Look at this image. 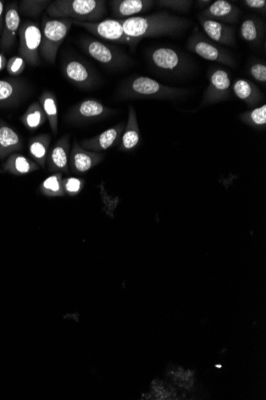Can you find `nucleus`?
Returning a JSON list of instances; mask_svg holds the SVG:
<instances>
[{
	"label": "nucleus",
	"mask_w": 266,
	"mask_h": 400,
	"mask_svg": "<svg viewBox=\"0 0 266 400\" xmlns=\"http://www.w3.org/2000/svg\"><path fill=\"white\" fill-rule=\"evenodd\" d=\"M265 31V22L255 15L247 16L240 27L241 37L253 47H258L262 44Z\"/></svg>",
	"instance_id": "b1692460"
},
{
	"label": "nucleus",
	"mask_w": 266,
	"mask_h": 400,
	"mask_svg": "<svg viewBox=\"0 0 266 400\" xmlns=\"http://www.w3.org/2000/svg\"><path fill=\"white\" fill-rule=\"evenodd\" d=\"M72 24L70 19H43L40 51L49 64H54L56 61L58 49L70 31Z\"/></svg>",
	"instance_id": "423d86ee"
},
{
	"label": "nucleus",
	"mask_w": 266,
	"mask_h": 400,
	"mask_svg": "<svg viewBox=\"0 0 266 400\" xmlns=\"http://www.w3.org/2000/svg\"><path fill=\"white\" fill-rule=\"evenodd\" d=\"M20 22L18 4L15 2L10 3L4 14L3 31L0 38V49L3 52H9L15 45Z\"/></svg>",
	"instance_id": "f3484780"
},
{
	"label": "nucleus",
	"mask_w": 266,
	"mask_h": 400,
	"mask_svg": "<svg viewBox=\"0 0 266 400\" xmlns=\"http://www.w3.org/2000/svg\"><path fill=\"white\" fill-rule=\"evenodd\" d=\"M63 75L70 82L77 87L90 90L99 82L95 71L91 66L77 59L65 61L63 66Z\"/></svg>",
	"instance_id": "f8f14e48"
},
{
	"label": "nucleus",
	"mask_w": 266,
	"mask_h": 400,
	"mask_svg": "<svg viewBox=\"0 0 266 400\" xmlns=\"http://www.w3.org/2000/svg\"><path fill=\"white\" fill-rule=\"evenodd\" d=\"M248 73L255 81L264 87L266 85V64L265 61L252 60L248 66Z\"/></svg>",
	"instance_id": "2f4dec72"
},
{
	"label": "nucleus",
	"mask_w": 266,
	"mask_h": 400,
	"mask_svg": "<svg viewBox=\"0 0 266 400\" xmlns=\"http://www.w3.org/2000/svg\"><path fill=\"white\" fill-rule=\"evenodd\" d=\"M8 64L7 58L5 55L0 52V71H2L5 68H6Z\"/></svg>",
	"instance_id": "58836bf2"
},
{
	"label": "nucleus",
	"mask_w": 266,
	"mask_h": 400,
	"mask_svg": "<svg viewBox=\"0 0 266 400\" xmlns=\"http://www.w3.org/2000/svg\"><path fill=\"white\" fill-rule=\"evenodd\" d=\"M140 128L138 126L136 110L130 105L127 125L118 146L119 151H130L134 149L140 142Z\"/></svg>",
	"instance_id": "393cba45"
},
{
	"label": "nucleus",
	"mask_w": 266,
	"mask_h": 400,
	"mask_svg": "<svg viewBox=\"0 0 266 400\" xmlns=\"http://www.w3.org/2000/svg\"><path fill=\"white\" fill-rule=\"evenodd\" d=\"M156 1L152 0H113L109 1L112 14L116 20L134 17V15L151 10Z\"/></svg>",
	"instance_id": "aec40b11"
},
{
	"label": "nucleus",
	"mask_w": 266,
	"mask_h": 400,
	"mask_svg": "<svg viewBox=\"0 0 266 400\" xmlns=\"http://www.w3.org/2000/svg\"><path fill=\"white\" fill-rule=\"evenodd\" d=\"M127 36L141 41L143 38L180 34L191 26V21L166 12L122 20Z\"/></svg>",
	"instance_id": "f257e3e1"
},
{
	"label": "nucleus",
	"mask_w": 266,
	"mask_h": 400,
	"mask_svg": "<svg viewBox=\"0 0 266 400\" xmlns=\"http://www.w3.org/2000/svg\"><path fill=\"white\" fill-rule=\"evenodd\" d=\"M209 84L204 91L198 109L228 100L231 97V80L229 72L214 66L208 73Z\"/></svg>",
	"instance_id": "6e6552de"
},
{
	"label": "nucleus",
	"mask_w": 266,
	"mask_h": 400,
	"mask_svg": "<svg viewBox=\"0 0 266 400\" xmlns=\"http://www.w3.org/2000/svg\"><path fill=\"white\" fill-rule=\"evenodd\" d=\"M240 118L244 124L263 129L266 126V105L247 111L241 114Z\"/></svg>",
	"instance_id": "c756f323"
},
{
	"label": "nucleus",
	"mask_w": 266,
	"mask_h": 400,
	"mask_svg": "<svg viewBox=\"0 0 266 400\" xmlns=\"http://www.w3.org/2000/svg\"><path fill=\"white\" fill-rule=\"evenodd\" d=\"M241 14L240 8L235 4L226 1V0H217L203 10L198 15L228 25L237 24L240 21Z\"/></svg>",
	"instance_id": "dca6fc26"
},
{
	"label": "nucleus",
	"mask_w": 266,
	"mask_h": 400,
	"mask_svg": "<svg viewBox=\"0 0 266 400\" xmlns=\"http://www.w3.org/2000/svg\"><path fill=\"white\" fill-rule=\"evenodd\" d=\"M103 158L102 154L88 151L75 140L70 149L69 168L72 173L84 174L101 163Z\"/></svg>",
	"instance_id": "4468645a"
},
{
	"label": "nucleus",
	"mask_w": 266,
	"mask_h": 400,
	"mask_svg": "<svg viewBox=\"0 0 266 400\" xmlns=\"http://www.w3.org/2000/svg\"><path fill=\"white\" fill-rule=\"evenodd\" d=\"M26 68V62L22 57H13L8 61L7 71L10 75L19 76L24 71Z\"/></svg>",
	"instance_id": "f704fd0d"
},
{
	"label": "nucleus",
	"mask_w": 266,
	"mask_h": 400,
	"mask_svg": "<svg viewBox=\"0 0 266 400\" xmlns=\"http://www.w3.org/2000/svg\"><path fill=\"white\" fill-rule=\"evenodd\" d=\"M85 185V180L79 177H65L63 179V190L65 195L74 197L77 195Z\"/></svg>",
	"instance_id": "72a5a7b5"
},
{
	"label": "nucleus",
	"mask_w": 266,
	"mask_h": 400,
	"mask_svg": "<svg viewBox=\"0 0 266 400\" xmlns=\"http://www.w3.org/2000/svg\"><path fill=\"white\" fill-rule=\"evenodd\" d=\"M148 59L154 69L171 76H184L191 71V59L173 47H159L148 52Z\"/></svg>",
	"instance_id": "20e7f679"
},
{
	"label": "nucleus",
	"mask_w": 266,
	"mask_h": 400,
	"mask_svg": "<svg viewBox=\"0 0 266 400\" xmlns=\"http://www.w3.org/2000/svg\"><path fill=\"white\" fill-rule=\"evenodd\" d=\"M40 192L49 198L65 196L63 186V173H55L42 182Z\"/></svg>",
	"instance_id": "c85d7f7f"
},
{
	"label": "nucleus",
	"mask_w": 266,
	"mask_h": 400,
	"mask_svg": "<svg viewBox=\"0 0 266 400\" xmlns=\"http://www.w3.org/2000/svg\"><path fill=\"white\" fill-rule=\"evenodd\" d=\"M19 57L31 66L40 64V50L42 42L41 29L31 21H26L20 27Z\"/></svg>",
	"instance_id": "9d476101"
},
{
	"label": "nucleus",
	"mask_w": 266,
	"mask_h": 400,
	"mask_svg": "<svg viewBox=\"0 0 266 400\" xmlns=\"http://www.w3.org/2000/svg\"><path fill=\"white\" fill-rule=\"evenodd\" d=\"M212 3L210 0H198V1H196V7L198 9L205 10L208 6L209 7Z\"/></svg>",
	"instance_id": "4c0bfd02"
},
{
	"label": "nucleus",
	"mask_w": 266,
	"mask_h": 400,
	"mask_svg": "<svg viewBox=\"0 0 266 400\" xmlns=\"http://www.w3.org/2000/svg\"><path fill=\"white\" fill-rule=\"evenodd\" d=\"M40 103L45 112L49 126L54 135H57L58 128V110L57 98L54 94L48 91H44L40 97Z\"/></svg>",
	"instance_id": "bb28decb"
},
{
	"label": "nucleus",
	"mask_w": 266,
	"mask_h": 400,
	"mask_svg": "<svg viewBox=\"0 0 266 400\" xmlns=\"http://www.w3.org/2000/svg\"><path fill=\"white\" fill-rule=\"evenodd\" d=\"M40 166L34 161L24 156L23 154L15 153L10 154L6 162L3 163L0 168V173L24 176L40 170Z\"/></svg>",
	"instance_id": "5701e85b"
},
{
	"label": "nucleus",
	"mask_w": 266,
	"mask_h": 400,
	"mask_svg": "<svg viewBox=\"0 0 266 400\" xmlns=\"http://www.w3.org/2000/svg\"><path fill=\"white\" fill-rule=\"evenodd\" d=\"M189 93L188 89L169 87L151 77L138 76L125 81L120 88L118 96L122 99L175 100Z\"/></svg>",
	"instance_id": "f03ea898"
},
{
	"label": "nucleus",
	"mask_w": 266,
	"mask_h": 400,
	"mask_svg": "<svg viewBox=\"0 0 266 400\" xmlns=\"http://www.w3.org/2000/svg\"><path fill=\"white\" fill-rule=\"evenodd\" d=\"M114 112V110L107 108L98 100L88 98L75 105L66 115V119L79 124V122L102 119Z\"/></svg>",
	"instance_id": "9b49d317"
},
{
	"label": "nucleus",
	"mask_w": 266,
	"mask_h": 400,
	"mask_svg": "<svg viewBox=\"0 0 266 400\" xmlns=\"http://www.w3.org/2000/svg\"><path fill=\"white\" fill-rule=\"evenodd\" d=\"M51 3L49 0H21L19 10L22 14L36 17L44 9L47 8Z\"/></svg>",
	"instance_id": "7c9ffc66"
},
{
	"label": "nucleus",
	"mask_w": 266,
	"mask_h": 400,
	"mask_svg": "<svg viewBox=\"0 0 266 400\" xmlns=\"http://www.w3.org/2000/svg\"><path fill=\"white\" fill-rule=\"evenodd\" d=\"M70 136L65 135L49 148L47 158V168L52 173L70 174L69 159L70 154Z\"/></svg>",
	"instance_id": "ddd939ff"
},
{
	"label": "nucleus",
	"mask_w": 266,
	"mask_h": 400,
	"mask_svg": "<svg viewBox=\"0 0 266 400\" xmlns=\"http://www.w3.org/2000/svg\"><path fill=\"white\" fill-rule=\"evenodd\" d=\"M194 1L191 0H159L157 3L160 8L175 10V12L185 13L189 12Z\"/></svg>",
	"instance_id": "473e14b6"
},
{
	"label": "nucleus",
	"mask_w": 266,
	"mask_h": 400,
	"mask_svg": "<svg viewBox=\"0 0 266 400\" xmlns=\"http://www.w3.org/2000/svg\"><path fill=\"white\" fill-rule=\"evenodd\" d=\"M232 90L237 98L247 105L249 108H255L264 101V94L258 87L251 80L238 77L233 83Z\"/></svg>",
	"instance_id": "412c9836"
},
{
	"label": "nucleus",
	"mask_w": 266,
	"mask_h": 400,
	"mask_svg": "<svg viewBox=\"0 0 266 400\" xmlns=\"http://www.w3.org/2000/svg\"><path fill=\"white\" fill-rule=\"evenodd\" d=\"M198 20L202 29L210 40L227 47L237 45L235 27L219 22L208 20L198 15Z\"/></svg>",
	"instance_id": "2eb2a0df"
},
{
	"label": "nucleus",
	"mask_w": 266,
	"mask_h": 400,
	"mask_svg": "<svg viewBox=\"0 0 266 400\" xmlns=\"http://www.w3.org/2000/svg\"><path fill=\"white\" fill-rule=\"evenodd\" d=\"M80 44L83 51L109 70H124L133 64L129 55L121 50L95 38H82Z\"/></svg>",
	"instance_id": "39448f33"
},
{
	"label": "nucleus",
	"mask_w": 266,
	"mask_h": 400,
	"mask_svg": "<svg viewBox=\"0 0 266 400\" xmlns=\"http://www.w3.org/2000/svg\"><path fill=\"white\" fill-rule=\"evenodd\" d=\"M72 24L82 27L92 35L103 40L127 44L131 47H135L141 42L125 35L121 20L108 19L97 23H81L72 20Z\"/></svg>",
	"instance_id": "1a4fd4ad"
},
{
	"label": "nucleus",
	"mask_w": 266,
	"mask_h": 400,
	"mask_svg": "<svg viewBox=\"0 0 266 400\" xmlns=\"http://www.w3.org/2000/svg\"><path fill=\"white\" fill-rule=\"evenodd\" d=\"M187 47L189 51L205 60L217 62L233 68L236 66V61L230 52L210 40L197 27H195L188 38Z\"/></svg>",
	"instance_id": "0eeeda50"
},
{
	"label": "nucleus",
	"mask_w": 266,
	"mask_h": 400,
	"mask_svg": "<svg viewBox=\"0 0 266 400\" xmlns=\"http://www.w3.org/2000/svg\"><path fill=\"white\" fill-rule=\"evenodd\" d=\"M29 87L21 79L0 80V108L17 105L29 94Z\"/></svg>",
	"instance_id": "6ab92c4d"
},
{
	"label": "nucleus",
	"mask_w": 266,
	"mask_h": 400,
	"mask_svg": "<svg viewBox=\"0 0 266 400\" xmlns=\"http://www.w3.org/2000/svg\"><path fill=\"white\" fill-rule=\"evenodd\" d=\"M52 138L47 133L33 137L29 142V151L31 157L42 169L46 168L47 158Z\"/></svg>",
	"instance_id": "a878e982"
},
{
	"label": "nucleus",
	"mask_w": 266,
	"mask_h": 400,
	"mask_svg": "<svg viewBox=\"0 0 266 400\" xmlns=\"http://www.w3.org/2000/svg\"><path fill=\"white\" fill-rule=\"evenodd\" d=\"M105 3L102 0H56L49 3L47 13L55 19L97 23L107 13Z\"/></svg>",
	"instance_id": "7ed1b4c3"
},
{
	"label": "nucleus",
	"mask_w": 266,
	"mask_h": 400,
	"mask_svg": "<svg viewBox=\"0 0 266 400\" xmlns=\"http://www.w3.org/2000/svg\"><path fill=\"white\" fill-rule=\"evenodd\" d=\"M125 128V125L121 122L95 137L81 140L80 145L88 151L98 153L107 151L120 143Z\"/></svg>",
	"instance_id": "a211bd4d"
},
{
	"label": "nucleus",
	"mask_w": 266,
	"mask_h": 400,
	"mask_svg": "<svg viewBox=\"0 0 266 400\" xmlns=\"http://www.w3.org/2000/svg\"><path fill=\"white\" fill-rule=\"evenodd\" d=\"M20 121L27 130L35 131L38 128L46 124L47 118L41 104L35 102L31 104L26 112L21 116Z\"/></svg>",
	"instance_id": "cd10ccee"
},
{
	"label": "nucleus",
	"mask_w": 266,
	"mask_h": 400,
	"mask_svg": "<svg viewBox=\"0 0 266 400\" xmlns=\"http://www.w3.org/2000/svg\"><path fill=\"white\" fill-rule=\"evenodd\" d=\"M24 147L23 140L17 132L6 121L0 119V159L20 151Z\"/></svg>",
	"instance_id": "4be33fe9"
},
{
	"label": "nucleus",
	"mask_w": 266,
	"mask_h": 400,
	"mask_svg": "<svg viewBox=\"0 0 266 400\" xmlns=\"http://www.w3.org/2000/svg\"><path fill=\"white\" fill-rule=\"evenodd\" d=\"M247 8L251 9L262 15H266L265 0H243L242 2Z\"/></svg>",
	"instance_id": "c9c22d12"
},
{
	"label": "nucleus",
	"mask_w": 266,
	"mask_h": 400,
	"mask_svg": "<svg viewBox=\"0 0 266 400\" xmlns=\"http://www.w3.org/2000/svg\"><path fill=\"white\" fill-rule=\"evenodd\" d=\"M4 5L3 2L0 0V35L2 34L4 23Z\"/></svg>",
	"instance_id": "e433bc0d"
}]
</instances>
